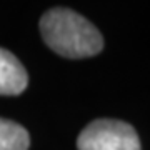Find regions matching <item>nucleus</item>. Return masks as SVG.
<instances>
[{"label": "nucleus", "instance_id": "obj_3", "mask_svg": "<svg viewBox=\"0 0 150 150\" xmlns=\"http://www.w3.org/2000/svg\"><path fill=\"white\" fill-rule=\"evenodd\" d=\"M28 75L13 54L0 48V95H18L27 88Z\"/></svg>", "mask_w": 150, "mask_h": 150}, {"label": "nucleus", "instance_id": "obj_1", "mask_svg": "<svg viewBox=\"0 0 150 150\" xmlns=\"http://www.w3.org/2000/svg\"><path fill=\"white\" fill-rule=\"evenodd\" d=\"M43 42L67 59H85L100 54L103 38L85 17L70 8H52L40 18Z\"/></svg>", "mask_w": 150, "mask_h": 150}, {"label": "nucleus", "instance_id": "obj_2", "mask_svg": "<svg viewBox=\"0 0 150 150\" xmlns=\"http://www.w3.org/2000/svg\"><path fill=\"white\" fill-rule=\"evenodd\" d=\"M77 147L79 150H140V140L127 122L100 118L80 132Z\"/></svg>", "mask_w": 150, "mask_h": 150}, {"label": "nucleus", "instance_id": "obj_4", "mask_svg": "<svg viewBox=\"0 0 150 150\" xmlns=\"http://www.w3.org/2000/svg\"><path fill=\"white\" fill-rule=\"evenodd\" d=\"M30 137L20 123L0 118V150H28Z\"/></svg>", "mask_w": 150, "mask_h": 150}]
</instances>
